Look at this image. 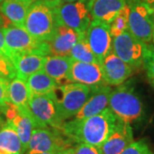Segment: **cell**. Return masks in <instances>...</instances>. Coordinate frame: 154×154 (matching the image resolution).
I'll list each match as a JSON object with an SVG mask.
<instances>
[{
    "mask_svg": "<svg viewBox=\"0 0 154 154\" xmlns=\"http://www.w3.org/2000/svg\"><path fill=\"white\" fill-rule=\"evenodd\" d=\"M6 45L12 53V58L16 54L34 53L39 55H51L48 42L39 40L31 35L25 28L8 27L3 28ZM12 61V59H11Z\"/></svg>",
    "mask_w": 154,
    "mask_h": 154,
    "instance_id": "8",
    "label": "cell"
},
{
    "mask_svg": "<svg viewBox=\"0 0 154 154\" xmlns=\"http://www.w3.org/2000/svg\"><path fill=\"white\" fill-rule=\"evenodd\" d=\"M84 37V33H78L65 25L57 23L55 33L48 42L51 55L69 56L75 45Z\"/></svg>",
    "mask_w": 154,
    "mask_h": 154,
    "instance_id": "15",
    "label": "cell"
},
{
    "mask_svg": "<svg viewBox=\"0 0 154 154\" xmlns=\"http://www.w3.org/2000/svg\"><path fill=\"white\" fill-rule=\"evenodd\" d=\"M33 3L23 0H4L0 5V12L14 27L25 28L26 18Z\"/></svg>",
    "mask_w": 154,
    "mask_h": 154,
    "instance_id": "21",
    "label": "cell"
},
{
    "mask_svg": "<svg viewBox=\"0 0 154 154\" xmlns=\"http://www.w3.org/2000/svg\"><path fill=\"white\" fill-rule=\"evenodd\" d=\"M53 94H30L28 108L39 128H52L61 130L64 123L60 118Z\"/></svg>",
    "mask_w": 154,
    "mask_h": 154,
    "instance_id": "9",
    "label": "cell"
},
{
    "mask_svg": "<svg viewBox=\"0 0 154 154\" xmlns=\"http://www.w3.org/2000/svg\"><path fill=\"white\" fill-rule=\"evenodd\" d=\"M112 88L105 85L99 88H93V92L84 104L82 108L78 111L74 119H84L99 114L109 106L110 93Z\"/></svg>",
    "mask_w": 154,
    "mask_h": 154,
    "instance_id": "17",
    "label": "cell"
},
{
    "mask_svg": "<svg viewBox=\"0 0 154 154\" xmlns=\"http://www.w3.org/2000/svg\"><path fill=\"white\" fill-rule=\"evenodd\" d=\"M140 1H142V2L146 3V4H147V5L154 6V0H140Z\"/></svg>",
    "mask_w": 154,
    "mask_h": 154,
    "instance_id": "34",
    "label": "cell"
},
{
    "mask_svg": "<svg viewBox=\"0 0 154 154\" xmlns=\"http://www.w3.org/2000/svg\"><path fill=\"white\" fill-rule=\"evenodd\" d=\"M126 4L127 0H88V6L92 20L110 24Z\"/></svg>",
    "mask_w": 154,
    "mask_h": 154,
    "instance_id": "18",
    "label": "cell"
},
{
    "mask_svg": "<svg viewBox=\"0 0 154 154\" xmlns=\"http://www.w3.org/2000/svg\"><path fill=\"white\" fill-rule=\"evenodd\" d=\"M45 60V56L34 53L14 55L12 63L16 68L17 77L27 82L28 77L43 69Z\"/></svg>",
    "mask_w": 154,
    "mask_h": 154,
    "instance_id": "19",
    "label": "cell"
},
{
    "mask_svg": "<svg viewBox=\"0 0 154 154\" xmlns=\"http://www.w3.org/2000/svg\"><path fill=\"white\" fill-rule=\"evenodd\" d=\"M144 69L148 82L154 88V45L148 44L144 58Z\"/></svg>",
    "mask_w": 154,
    "mask_h": 154,
    "instance_id": "27",
    "label": "cell"
},
{
    "mask_svg": "<svg viewBox=\"0 0 154 154\" xmlns=\"http://www.w3.org/2000/svg\"><path fill=\"white\" fill-rule=\"evenodd\" d=\"M129 6L128 4L117 13L113 21L110 24V31L112 38L116 37L128 31V27Z\"/></svg>",
    "mask_w": 154,
    "mask_h": 154,
    "instance_id": "26",
    "label": "cell"
},
{
    "mask_svg": "<svg viewBox=\"0 0 154 154\" xmlns=\"http://www.w3.org/2000/svg\"><path fill=\"white\" fill-rule=\"evenodd\" d=\"M4 115L6 117L5 122L10 123L17 131L22 142V152L24 154L28 149L33 129L38 128L39 126L35 121L28 106L19 107L11 103Z\"/></svg>",
    "mask_w": 154,
    "mask_h": 154,
    "instance_id": "11",
    "label": "cell"
},
{
    "mask_svg": "<svg viewBox=\"0 0 154 154\" xmlns=\"http://www.w3.org/2000/svg\"><path fill=\"white\" fill-rule=\"evenodd\" d=\"M152 44L154 45V16H153V26H152Z\"/></svg>",
    "mask_w": 154,
    "mask_h": 154,
    "instance_id": "38",
    "label": "cell"
},
{
    "mask_svg": "<svg viewBox=\"0 0 154 154\" xmlns=\"http://www.w3.org/2000/svg\"><path fill=\"white\" fill-rule=\"evenodd\" d=\"M56 0H36L31 5L25 22V29L33 37L49 42L55 33Z\"/></svg>",
    "mask_w": 154,
    "mask_h": 154,
    "instance_id": "3",
    "label": "cell"
},
{
    "mask_svg": "<svg viewBox=\"0 0 154 154\" xmlns=\"http://www.w3.org/2000/svg\"><path fill=\"white\" fill-rule=\"evenodd\" d=\"M27 84L30 94H52L58 87L55 80L43 69L28 77Z\"/></svg>",
    "mask_w": 154,
    "mask_h": 154,
    "instance_id": "23",
    "label": "cell"
},
{
    "mask_svg": "<svg viewBox=\"0 0 154 154\" xmlns=\"http://www.w3.org/2000/svg\"><path fill=\"white\" fill-rule=\"evenodd\" d=\"M3 1H4V0H0V4H1V3H2Z\"/></svg>",
    "mask_w": 154,
    "mask_h": 154,
    "instance_id": "41",
    "label": "cell"
},
{
    "mask_svg": "<svg viewBox=\"0 0 154 154\" xmlns=\"http://www.w3.org/2000/svg\"><path fill=\"white\" fill-rule=\"evenodd\" d=\"M133 141L131 124L118 120L114 130L99 148L102 154H120Z\"/></svg>",
    "mask_w": 154,
    "mask_h": 154,
    "instance_id": "16",
    "label": "cell"
},
{
    "mask_svg": "<svg viewBox=\"0 0 154 154\" xmlns=\"http://www.w3.org/2000/svg\"><path fill=\"white\" fill-rule=\"evenodd\" d=\"M9 99L11 104L19 107H28L30 92L26 81L15 77L10 81Z\"/></svg>",
    "mask_w": 154,
    "mask_h": 154,
    "instance_id": "24",
    "label": "cell"
},
{
    "mask_svg": "<svg viewBox=\"0 0 154 154\" xmlns=\"http://www.w3.org/2000/svg\"><path fill=\"white\" fill-rule=\"evenodd\" d=\"M108 107L118 120L129 124L140 122L145 114L141 99L128 83L112 88Z\"/></svg>",
    "mask_w": 154,
    "mask_h": 154,
    "instance_id": "2",
    "label": "cell"
},
{
    "mask_svg": "<svg viewBox=\"0 0 154 154\" xmlns=\"http://www.w3.org/2000/svg\"><path fill=\"white\" fill-rule=\"evenodd\" d=\"M104 78L108 86H120L134 73V69L115 53L110 51L101 63Z\"/></svg>",
    "mask_w": 154,
    "mask_h": 154,
    "instance_id": "14",
    "label": "cell"
},
{
    "mask_svg": "<svg viewBox=\"0 0 154 154\" xmlns=\"http://www.w3.org/2000/svg\"><path fill=\"white\" fill-rule=\"evenodd\" d=\"M85 38L101 64L103 59L112 50V36L110 34V24L99 20H92L86 32Z\"/></svg>",
    "mask_w": 154,
    "mask_h": 154,
    "instance_id": "12",
    "label": "cell"
},
{
    "mask_svg": "<svg viewBox=\"0 0 154 154\" xmlns=\"http://www.w3.org/2000/svg\"><path fill=\"white\" fill-rule=\"evenodd\" d=\"M88 3V1L63 2L56 0L54 10L57 23L65 25L78 33L86 34L92 21Z\"/></svg>",
    "mask_w": 154,
    "mask_h": 154,
    "instance_id": "6",
    "label": "cell"
},
{
    "mask_svg": "<svg viewBox=\"0 0 154 154\" xmlns=\"http://www.w3.org/2000/svg\"><path fill=\"white\" fill-rule=\"evenodd\" d=\"M68 82L80 83L90 88H99L107 85L100 63L74 60L69 73Z\"/></svg>",
    "mask_w": 154,
    "mask_h": 154,
    "instance_id": "13",
    "label": "cell"
},
{
    "mask_svg": "<svg viewBox=\"0 0 154 154\" xmlns=\"http://www.w3.org/2000/svg\"><path fill=\"white\" fill-rule=\"evenodd\" d=\"M0 154H23L17 131L7 122L0 129Z\"/></svg>",
    "mask_w": 154,
    "mask_h": 154,
    "instance_id": "22",
    "label": "cell"
},
{
    "mask_svg": "<svg viewBox=\"0 0 154 154\" xmlns=\"http://www.w3.org/2000/svg\"><path fill=\"white\" fill-rule=\"evenodd\" d=\"M11 23V22L6 18L1 12H0V28H8V27H10L9 25H8V23ZM12 25V24H11ZM13 26V25H12Z\"/></svg>",
    "mask_w": 154,
    "mask_h": 154,
    "instance_id": "33",
    "label": "cell"
},
{
    "mask_svg": "<svg viewBox=\"0 0 154 154\" xmlns=\"http://www.w3.org/2000/svg\"><path fill=\"white\" fill-rule=\"evenodd\" d=\"M9 84L10 80L0 77V113L5 114L11 101L9 99Z\"/></svg>",
    "mask_w": 154,
    "mask_h": 154,
    "instance_id": "30",
    "label": "cell"
},
{
    "mask_svg": "<svg viewBox=\"0 0 154 154\" xmlns=\"http://www.w3.org/2000/svg\"><path fill=\"white\" fill-rule=\"evenodd\" d=\"M69 57L74 61H78V62L99 63L96 56L94 55L85 37L75 45V46L72 48L69 53Z\"/></svg>",
    "mask_w": 154,
    "mask_h": 154,
    "instance_id": "25",
    "label": "cell"
},
{
    "mask_svg": "<svg viewBox=\"0 0 154 154\" xmlns=\"http://www.w3.org/2000/svg\"><path fill=\"white\" fill-rule=\"evenodd\" d=\"M4 123H5V122L3 120V118H2V116H1V113H0V129H1V128L3 127Z\"/></svg>",
    "mask_w": 154,
    "mask_h": 154,
    "instance_id": "35",
    "label": "cell"
},
{
    "mask_svg": "<svg viewBox=\"0 0 154 154\" xmlns=\"http://www.w3.org/2000/svg\"><path fill=\"white\" fill-rule=\"evenodd\" d=\"M129 6L128 31L146 44L152 43L154 6L140 0H127Z\"/></svg>",
    "mask_w": 154,
    "mask_h": 154,
    "instance_id": "5",
    "label": "cell"
},
{
    "mask_svg": "<svg viewBox=\"0 0 154 154\" xmlns=\"http://www.w3.org/2000/svg\"><path fill=\"white\" fill-rule=\"evenodd\" d=\"M0 77L7 80H12L17 77L16 68L12 61L6 56L0 53Z\"/></svg>",
    "mask_w": 154,
    "mask_h": 154,
    "instance_id": "29",
    "label": "cell"
},
{
    "mask_svg": "<svg viewBox=\"0 0 154 154\" xmlns=\"http://www.w3.org/2000/svg\"><path fill=\"white\" fill-rule=\"evenodd\" d=\"M72 63L73 59L69 56L48 55L45 57L43 70L58 85L64 84L68 82Z\"/></svg>",
    "mask_w": 154,
    "mask_h": 154,
    "instance_id": "20",
    "label": "cell"
},
{
    "mask_svg": "<svg viewBox=\"0 0 154 154\" xmlns=\"http://www.w3.org/2000/svg\"><path fill=\"white\" fill-rule=\"evenodd\" d=\"M147 45L128 31L112 38V51L134 70L143 67Z\"/></svg>",
    "mask_w": 154,
    "mask_h": 154,
    "instance_id": "10",
    "label": "cell"
},
{
    "mask_svg": "<svg viewBox=\"0 0 154 154\" xmlns=\"http://www.w3.org/2000/svg\"><path fill=\"white\" fill-rule=\"evenodd\" d=\"M120 154H154L147 141L144 139L134 140Z\"/></svg>",
    "mask_w": 154,
    "mask_h": 154,
    "instance_id": "28",
    "label": "cell"
},
{
    "mask_svg": "<svg viewBox=\"0 0 154 154\" xmlns=\"http://www.w3.org/2000/svg\"><path fill=\"white\" fill-rule=\"evenodd\" d=\"M69 154H102L98 146L87 143H75L68 149Z\"/></svg>",
    "mask_w": 154,
    "mask_h": 154,
    "instance_id": "31",
    "label": "cell"
},
{
    "mask_svg": "<svg viewBox=\"0 0 154 154\" xmlns=\"http://www.w3.org/2000/svg\"><path fill=\"white\" fill-rule=\"evenodd\" d=\"M0 53L3 55L6 56L10 59H12V53L9 50L7 45H6L5 38V33L3 31V28H0Z\"/></svg>",
    "mask_w": 154,
    "mask_h": 154,
    "instance_id": "32",
    "label": "cell"
},
{
    "mask_svg": "<svg viewBox=\"0 0 154 154\" xmlns=\"http://www.w3.org/2000/svg\"><path fill=\"white\" fill-rule=\"evenodd\" d=\"M35 154H60V152H41V153H35Z\"/></svg>",
    "mask_w": 154,
    "mask_h": 154,
    "instance_id": "37",
    "label": "cell"
},
{
    "mask_svg": "<svg viewBox=\"0 0 154 154\" xmlns=\"http://www.w3.org/2000/svg\"><path fill=\"white\" fill-rule=\"evenodd\" d=\"M60 154H69V152H68V150H65V151H63V152H61Z\"/></svg>",
    "mask_w": 154,
    "mask_h": 154,
    "instance_id": "39",
    "label": "cell"
},
{
    "mask_svg": "<svg viewBox=\"0 0 154 154\" xmlns=\"http://www.w3.org/2000/svg\"><path fill=\"white\" fill-rule=\"evenodd\" d=\"M93 92V88L75 82L58 85L53 97L62 121L73 118L82 108Z\"/></svg>",
    "mask_w": 154,
    "mask_h": 154,
    "instance_id": "4",
    "label": "cell"
},
{
    "mask_svg": "<svg viewBox=\"0 0 154 154\" xmlns=\"http://www.w3.org/2000/svg\"><path fill=\"white\" fill-rule=\"evenodd\" d=\"M23 1H30V2H35L36 0H23Z\"/></svg>",
    "mask_w": 154,
    "mask_h": 154,
    "instance_id": "40",
    "label": "cell"
},
{
    "mask_svg": "<svg viewBox=\"0 0 154 154\" xmlns=\"http://www.w3.org/2000/svg\"><path fill=\"white\" fill-rule=\"evenodd\" d=\"M63 2H76V1H88V0H61Z\"/></svg>",
    "mask_w": 154,
    "mask_h": 154,
    "instance_id": "36",
    "label": "cell"
},
{
    "mask_svg": "<svg viewBox=\"0 0 154 154\" xmlns=\"http://www.w3.org/2000/svg\"><path fill=\"white\" fill-rule=\"evenodd\" d=\"M59 129L52 128H38L33 129L28 146L24 154L41 152H61L70 148L74 145Z\"/></svg>",
    "mask_w": 154,
    "mask_h": 154,
    "instance_id": "7",
    "label": "cell"
},
{
    "mask_svg": "<svg viewBox=\"0 0 154 154\" xmlns=\"http://www.w3.org/2000/svg\"><path fill=\"white\" fill-rule=\"evenodd\" d=\"M117 122V117L108 107L88 118H71L64 122L61 131L75 144L87 143L99 147L110 136Z\"/></svg>",
    "mask_w": 154,
    "mask_h": 154,
    "instance_id": "1",
    "label": "cell"
}]
</instances>
